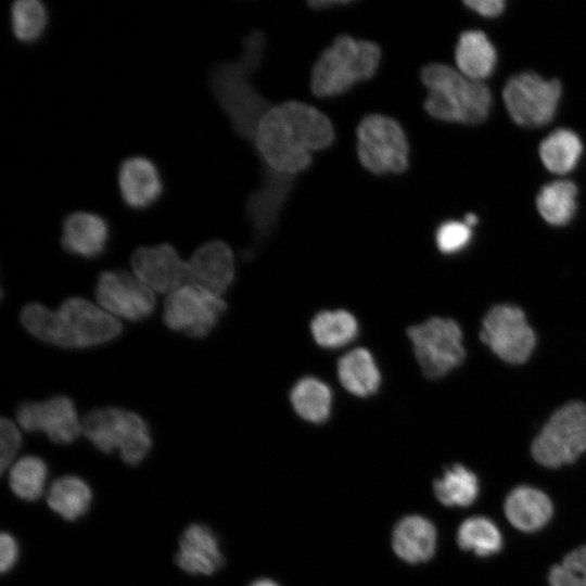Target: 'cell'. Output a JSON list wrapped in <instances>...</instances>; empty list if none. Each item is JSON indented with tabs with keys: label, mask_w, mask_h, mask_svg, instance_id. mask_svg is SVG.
Returning <instances> with one entry per match:
<instances>
[{
	"label": "cell",
	"mask_w": 586,
	"mask_h": 586,
	"mask_svg": "<svg viewBox=\"0 0 586 586\" xmlns=\"http://www.w3.org/2000/svg\"><path fill=\"white\" fill-rule=\"evenodd\" d=\"M334 140L331 120L316 107L300 101L270 106L260 117L252 143L266 169L293 176L311 164V153Z\"/></svg>",
	"instance_id": "1"
},
{
	"label": "cell",
	"mask_w": 586,
	"mask_h": 586,
	"mask_svg": "<svg viewBox=\"0 0 586 586\" xmlns=\"http://www.w3.org/2000/svg\"><path fill=\"white\" fill-rule=\"evenodd\" d=\"M23 327L36 339L64 348H88L115 340L122 333L119 321L86 298L73 296L58 309L30 303L20 315Z\"/></svg>",
	"instance_id": "2"
},
{
	"label": "cell",
	"mask_w": 586,
	"mask_h": 586,
	"mask_svg": "<svg viewBox=\"0 0 586 586\" xmlns=\"http://www.w3.org/2000/svg\"><path fill=\"white\" fill-rule=\"evenodd\" d=\"M264 48V33L254 29L244 37L238 59L214 64L208 74L209 89L233 130L251 142L260 117L270 107L252 84Z\"/></svg>",
	"instance_id": "3"
},
{
	"label": "cell",
	"mask_w": 586,
	"mask_h": 586,
	"mask_svg": "<svg viewBox=\"0 0 586 586\" xmlns=\"http://www.w3.org/2000/svg\"><path fill=\"white\" fill-rule=\"evenodd\" d=\"M421 80L429 89L425 111L434 118L477 125L492 107V93L482 81H474L443 63H430L421 69Z\"/></svg>",
	"instance_id": "4"
},
{
	"label": "cell",
	"mask_w": 586,
	"mask_h": 586,
	"mask_svg": "<svg viewBox=\"0 0 586 586\" xmlns=\"http://www.w3.org/2000/svg\"><path fill=\"white\" fill-rule=\"evenodd\" d=\"M380 60L381 49L375 42L339 35L313 66L311 91L320 98L341 94L373 77Z\"/></svg>",
	"instance_id": "5"
},
{
	"label": "cell",
	"mask_w": 586,
	"mask_h": 586,
	"mask_svg": "<svg viewBox=\"0 0 586 586\" xmlns=\"http://www.w3.org/2000/svg\"><path fill=\"white\" fill-rule=\"evenodd\" d=\"M82 434L100 451L118 450L129 466L141 463L148 456L152 438L149 425L139 415L117 407L97 408L84 419Z\"/></svg>",
	"instance_id": "6"
},
{
	"label": "cell",
	"mask_w": 586,
	"mask_h": 586,
	"mask_svg": "<svg viewBox=\"0 0 586 586\" xmlns=\"http://www.w3.org/2000/svg\"><path fill=\"white\" fill-rule=\"evenodd\" d=\"M533 458L546 468H559L586 453V405L570 402L556 410L534 438Z\"/></svg>",
	"instance_id": "7"
},
{
	"label": "cell",
	"mask_w": 586,
	"mask_h": 586,
	"mask_svg": "<svg viewBox=\"0 0 586 586\" xmlns=\"http://www.w3.org/2000/svg\"><path fill=\"white\" fill-rule=\"evenodd\" d=\"M357 153L361 165L382 175L408 167L409 145L402 126L383 114H368L357 127Z\"/></svg>",
	"instance_id": "8"
},
{
	"label": "cell",
	"mask_w": 586,
	"mask_h": 586,
	"mask_svg": "<svg viewBox=\"0 0 586 586\" xmlns=\"http://www.w3.org/2000/svg\"><path fill=\"white\" fill-rule=\"evenodd\" d=\"M423 374L438 379L459 367L464 358L462 332L453 319L432 317L407 331Z\"/></svg>",
	"instance_id": "9"
},
{
	"label": "cell",
	"mask_w": 586,
	"mask_h": 586,
	"mask_svg": "<svg viewBox=\"0 0 586 586\" xmlns=\"http://www.w3.org/2000/svg\"><path fill=\"white\" fill-rule=\"evenodd\" d=\"M562 94L561 82L534 72L511 76L504 86L502 100L515 124L522 127L547 125L556 115Z\"/></svg>",
	"instance_id": "10"
},
{
	"label": "cell",
	"mask_w": 586,
	"mask_h": 586,
	"mask_svg": "<svg viewBox=\"0 0 586 586\" xmlns=\"http://www.w3.org/2000/svg\"><path fill=\"white\" fill-rule=\"evenodd\" d=\"M226 308L227 304L220 295L188 283L168 294L164 302L163 320L173 331L203 339L217 326Z\"/></svg>",
	"instance_id": "11"
},
{
	"label": "cell",
	"mask_w": 586,
	"mask_h": 586,
	"mask_svg": "<svg viewBox=\"0 0 586 586\" xmlns=\"http://www.w3.org/2000/svg\"><path fill=\"white\" fill-rule=\"evenodd\" d=\"M480 339L495 355L512 365L525 362L536 344L524 311L511 304H499L488 310Z\"/></svg>",
	"instance_id": "12"
},
{
	"label": "cell",
	"mask_w": 586,
	"mask_h": 586,
	"mask_svg": "<svg viewBox=\"0 0 586 586\" xmlns=\"http://www.w3.org/2000/svg\"><path fill=\"white\" fill-rule=\"evenodd\" d=\"M95 297L104 310L129 321L144 320L155 308L153 291L125 270L101 272Z\"/></svg>",
	"instance_id": "13"
},
{
	"label": "cell",
	"mask_w": 586,
	"mask_h": 586,
	"mask_svg": "<svg viewBox=\"0 0 586 586\" xmlns=\"http://www.w3.org/2000/svg\"><path fill=\"white\" fill-rule=\"evenodd\" d=\"M18 425L26 432H43L59 445H68L82 434V423L73 400L64 395L47 400L24 402L16 409Z\"/></svg>",
	"instance_id": "14"
},
{
	"label": "cell",
	"mask_w": 586,
	"mask_h": 586,
	"mask_svg": "<svg viewBox=\"0 0 586 586\" xmlns=\"http://www.w3.org/2000/svg\"><path fill=\"white\" fill-rule=\"evenodd\" d=\"M130 263L133 275L152 291L169 294L191 283L189 262L169 243L139 246Z\"/></svg>",
	"instance_id": "15"
},
{
	"label": "cell",
	"mask_w": 586,
	"mask_h": 586,
	"mask_svg": "<svg viewBox=\"0 0 586 586\" xmlns=\"http://www.w3.org/2000/svg\"><path fill=\"white\" fill-rule=\"evenodd\" d=\"M117 184L125 206L133 211L148 209L163 196L164 178L154 161L143 155L124 158L117 171Z\"/></svg>",
	"instance_id": "16"
},
{
	"label": "cell",
	"mask_w": 586,
	"mask_h": 586,
	"mask_svg": "<svg viewBox=\"0 0 586 586\" xmlns=\"http://www.w3.org/2000/svg\"><path fill=\"white\" fill-rule=\"evenodd\" d=\"M291 181L292 176L267 169L262 186L247 199L245 212L256 242L262 243L275 229Z\"/></svg>",
	"instance_id": "17"
},
{
	"label": "cell",
	"mask_w": 586,
	"mask_h": 586,
	"mask_svg": "<svg viewBox=\"0 0 586 586\" xmlns=\"http://www.w3.org/2000/svg\"><path fill=\"white\" fill-rule=\"evenodd\" d=\"M109 239L110 225L97 213L76 211L62 221L61 245L69 254L97 258L105 251Z\"/></svg>",
	"instance_id": "18"
},
{
	"label": "cell",
	"mask_w": 586,
	"mask_h": 586,
	"mask_svg": "<svg viewBox=\"0 0 586 586\" xmlns=\"http://www.w3.org/2000/svg\"><path fill=\"white\" fill-rule=\"evenodd\" d=\"M176 564L192 575H212L224 564V556L214 532L204 524L187 526L178 542Z\"/></svg>",
	"instance_id": "19"
},
{
	"label": "cell",
	"mask_w": 586,
	"mask_h": 586,
	"mask_svg": "<svg viewBox=\"0 0 586 586\" xmlns=\"http://www.w3.org/2000/svg\"><path fill=\"white\" fill-rule=\"evenodd\" d=\"M191 283L222 295L234 279V257L230 246L221 240L200 245L189 260Z\"/></svg>",
	"instance_id": "20"
},
{
	"label": "cell",
	"mask_w": 586,
	"mask_h": 586,
	"mask_svg": "<svg viewBox=\"0 0 586 586\" xmlns=\"http://www.w3.org/2000/svg\"><path fill=\"white\" fill-rule=\"evenodd\" d=\"M505 514L508 521L522 532H536L551 519L553 506L549 496L543 491L520 485L506 497Z\"/></svg>",
	"instance_id": "21"
},
{
	"label": "cell",
	"mask_w": 586,
	"mask_h": 586,
	"mask_svg": "<svg viewBox=\"0 0 586 586\" xmlns=\"http://www.w3.org/2000/svg\"><path fill=\"white\" fill-rule=\"evenodd\" d=\"M392 546L395 553L404 561L409 563L424 562L435 551V526L421 515H407L395 525Z\"/></svg>",
	"instance_id": "22"
},
{
	"label": "cell",
	"mask_w": 586,
	"mask_h": 586,
	"mask_svg": "<svg viewBox=\"0 0 586 586\" xmlns=\"http://www.w3.org/2000/svg\"><path fill=\"white\" fill-rule=\"evenodd\" d=\"M455 59L463 76L474 81H482L494 73L497 51L485 33L470 29L459 35Z\"/></svg>",
	"instance_id": "23"
},
{
	"label": "cell",
	"mask_w": 586,
	"mask_h": 586,
	"mask_svg": "<svg viewBox=\"0 0 586 586\" xmlns=\"http://www.w3.org/2000/svg\"><path fill=\"white\" fill-rule=\"evenodd\" d=\"M46 499L55 514L66 521H76L89 511L92 491L84 479L67 474L51 483Z\"/></svg>",
	"instance_id": "24"
},
{
	"label": "cell",
	"mask_w": 586,
	"mask_h": 586,
	"mask_svg": "<svg viewBox=\"0 0 586 586\" xmlns=\"http://www.w3.org/2000/svg\"><path fill=\"white\" fill-rule=\"evenodd\" d=\"M337 377L347 392L359 397L374 394L381 384V374L374 358L362 347L352 349L340 358Z\"/></svg>",
	"instance_id": "25"
},
{
	"label": "cell",
	"mask_w": 586,
	"mask_h": 586,
	"mask_svg": "<svg viewBox=\"0 0 586 586\" xmlns=\"http://www.w3.org/2000/svg\"><path fill=\"white\" fill-rule=\"evenodd\" d=\"M583 150V142L575 131L559 128L544 138L538 153L546 169L553 174L565 175L577 166Z\"/></svg>",
	"instance_id": "26"
},
{
	"label": "cell",
	"mask_w": 586,
	"mask_h": 586,
	"mask_svg": "<svg viewBox=\"0 0 586 586\" xmlns=\"http://www.w3.org/2000/svg\"><path fill=\"white\" fill-rule=\"evenodd\" d=\"M577 187L570 180H556L544 184L536 196V207L543 219L551 226H565L577 209Z\"/></svg>",
	"instance_id": "27"
},
{
	"label": "cell",
	"mask_w": 586,
	"mask_h": 586,
	"mask_svg": "<svg viewBox=\"0 0 586 586\" xmlns=\"http://www.w3.org/2000/svg\"><path fill=\"white\" fill-rule=\"evenodd\" d=\"M290 400L294 411L302 419L313 423H321L330 416L332 392L321 380L306 377L293 386Z\"/></svg>",
	"instance_id": "28"
},
{
	"label": "cell",
	"mask_w": 586,
	"mask_h": 586,
	"mask_svg": "<svg viewBox=\"0 0 586 586\" xmlns=\"http://www.w3.org/2000/svg\"><path fill=\"white\" fill-rule=\"evenodd\" d=\"M434 494L437 500L448 507H468L479 496L477 476L462 464L447 468L443 475L434 481Z\"/></svg>",
	"instance_id": "29"
},
{
	"label": "cell",
	"mask_w": 586,
	"mask_h": 586,
	"mask_svg": "<svg viewBox=\"0 0 586 586\" xmlns=\"http://www.w3.org/2000/svg\"><path fill=\"white\" fill-rule=\"evenodd\" d=\"M49 18V10L40 0H15L10 7L11 30L21 43L39 41L47 31Z\"/></svg>",
	"instance_id": "30"
},
{
	"label": "cell",
	"mask_w": 586,
	"mask_h": 586,
	"mask_svg": "<svg viewBox=\"0 0 586 586\" xmlns=\"http://www.w3.org/2000/svg\"><path fill=\"white\" fill-rule=\"evenodd\" d=\"M314 340L324 348H339L351 343L358 333L356 318L346 310H324L310 324Z\"/></svg>",
	"instance_id": "31"
},
{
	"label": "cell",
	"mask_w": 586,
	"mask_h": 586,
	"mask_svg": "<svg viewBox=\"0 0 586 586\" xmlns=\"http://www.w3.org/2000/svg\"><path fill=\"white\" fill-rule=\"evenodd\" d=\"M47 477L44 460L34 455L15 460L9 468V486L24 501H36L42 496Z\"/></svg>",
	"instance_id": "32"
},
{
	"label": "cell",
	"mask_w": 586,
	"mask_h": 586,
	"mask_svg": "<svg viewBox=\"0 0 586 586\" xmlns=\"http://www.w3.org/2000/svg\"><path fill=\"white\" fill-rule=\"evenodd\" d=\"M457 543L463 550H471L480 557H488L502 548V535L492 520L476 515L466 519L460 524Z\"/></svg>",
	"instance_id": "33"
},
{
	"label": "cell",
	"mask_w": 586,
	"mask_h": 586,
	"mask_svg": "<svg viewBox=\"0 0 586 586\" xmlns=\"http://www.w3.org/2000/svg\"><path fill=\"white\" fill-rule=\"evenodd\" d=\"M548 581L549 586H586V545L572 550L553 565Z\"/></svg>",
	"instance_id": "34"
},
{
	"label": "cell",
	"mask_w": 586,
	"mask_h": 586,
	"mask_svg": "<svg viewBox=\"0 0 586 586\" xmlns=\"http://www.w3.org/2000/svg\"><path fill=\"white\" fill-rule=\"evenodd\" d=\"M472 230L464 221L447 220L436 230L435 241L438 250L445 254H454L468 246Z\"/></svg>",
	"instance_id": "35"
},
{
	"label": "cell",
	"mask_w": 586,
	"mask_h": 586,
	"mask_svg": "<svg viewBox=\"0 0 586 586\" xmlns=\"http://www.w3.org/2000/svg\"><path fill=\"white\" fill-rule=\"evenodd\" d=\"M22 445V434L17 425L2 417L0 422V469L3 473L11 467Z\"/></svg>",
	"instance_id": "36"
},
{
	"label": "cell",
	"mask_w": 586,
	"mask_h": 586,
	"mask_svg": "<svg viewBox=\"0 0 586 586\" xmlns=\"http://www.w3.org/2000/svg\"><path fill=\"white\" fill-rule=\"evenodd\" d=\"M18 558V545L16 539L7 532L0 536V570L5 573L13 569Z\"/></svg>",
	"instance_id": "37"
},
{
	"label": "cell",
	"mask_w": 586,
	"mask_h": 586,
	"mask_svg": "<svg viewBox=\"0 0 586 586\" xmlns=\"http://www.w3.org/2000/svg\"><path fill=\"white\" fill-rule=\"evenodd\" d=\"M464 4L476 14L489 18L499 16L506 5L502 0H471L464 1Z\"/></svg>",
	"instance_id": "38"
},
{
	"label": "cell",
	"mask_w": 586,
	"mask_h": 586,
	"mask_svg": "<svg viewBox=\"0 0 586 586\" xmlns=\"http://www.w3.org/2000/svg\"><path fill=\"white\" fill-rule=\"evenodd\" d=\"M309 5L314 9H327L334 4H347L349 1H309Z\"/></svg>",
	"instance_id": "39"
},
{
	"label": "cell",
	"mask_w": 586,
	"mask_h": 586,
	"mask_svg": "<svg viewBox=\"0 0 586 586\" xmlns=\"http://www.w3.org/2000/svg\"><path fill=\"white\" fill-rule=\"evenodd\" d=\"M464 222L469 226V227H473L475 226L477 222H479V217L473 214V213H468L466 214L464 216Z\"/></svg>",
	"instance_id": "40"
},
{
	"label": "cell",
	"mask_w": 586,
	"mask_h": 586,
	"mask_svg": "<svg viewBox=\"0 0 586 586\" xmlns=\"http://www.w3.org/2000/svg\"><path fill=\"white\" fill-rule=\"evenodd\" d=\"M251 586H279V585L270 579H258L254 582Z\"/></svg>",
	"instance_id": "41"
}]
</instances>
